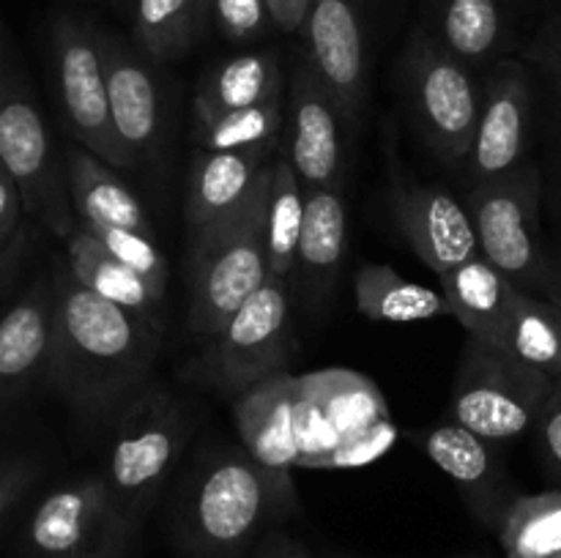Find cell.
Here are the masks:
<instances>
[{
    "label": "cell",
    "instance_id": "1",
    "mask_svg": "<svg viewBox=\"0 0 561 558\" xmlns=\"http://www.w3.org/2000/svg\"><path fill=\"white\" fill-rule=\"evenodd\" d=\"M49 383L85 419L118 414L148 381L162 345L159 321L88 290L66 263H53Z\"/></svg>",
    "mask_w": 561,
    "mask_h": 558
},
{
    "label": "cell",
    "instance_id": "2",
    "mask_svg": "<svg viewBox=\"0 0 561 558\" xmlns=\"http://www.w3.org/2000/svg\"><path fill=\"white\" fill-rule=\"evenodd\" d=\"M283 514L288 509L244 449H214L181 487L175 542L184 558H247L268 520Z\"/></svg>",
    "mask_w": 561,
    "mask_h": 558
},
{
    "label": "cell",
    "instance_id": "3",
    "mask_svg": "<svg viewBox=\"0 0 561 558\" xmlns=\"http://www.w3.org/2000/svg\"><path fill=\"white\" fill-rule=\"evenodd\" d=\"M272 164L233 213L192 233L190 328L214 337L266 282V208Z\"/></svg>",
    "mask_w": 561,
    "mask_h": 558
},
{
    "label": "cell",
    "instance_id": "4",
    "mask_svg": "<svg viewBox=\"0 0 561 558\" xmlns=\"http://www.w3.org/2000/svg\"><path fill=\"white\" fill-rule=\"evenodd\" d=\"M299 386V465L356 468L381 457L394 443L387 399L365 375L321 370L296 377Z\"/></svg>",
    "mask_w": 561,
    "mask_h": 558
},
{
    "label": "cell",
    "instance_id": "5",
    "mask_svg": "<svg viewBox=\"0 0 561 558\" xmlns=\"http://www.w3.org/2000/svg\"><path fill=\"white\" fill-rule=\"evenodd\" d=\"M466 211L477 252L518 290L548 299L553 257L542 244V170L535 162L471 184Z\"/></svg>",
    "mask_w": 561,
    "mask_h": 558
},
{
    "label": "cell",
    "instance_id": "6",
    "mask_svg": "<svg viewBox=\"0 0 561 558\" xmlns=\"http://www.w3.org/2000/svg\"><path fill=\"white\" fill-rule=\"evenodd\" d=\"M288 282L285 277H266L228 323L208 337L184 375L225 397H241L266 377L285 372L294 353Z\"/></svg>",
    "mask_w": 561,
    "mask_h": 558
},
{
    "label": "cell",
    "instance_id": "7",
    "mask_svg": "<svg viewBox=\"0 0 561 558\" xmlns=\"http://www.w3.org/2000/svg\"><path fill=\"white\" fill-rule=\"evenodd\" d=\"M190 441L184 408L159 388H142L118 410L104 481L115 509L137 534L164 479Z\"/></svg>",
    "mask_w": 561,
    "mask_h": 558
},
{
    "label": "cell",
    "instance_id": "8",
    "mask_svg": "<svg viewBox=\"0 0 561 558\" xmlns=\"http://www.w3.org/2000/svg\"><path fill=\"white\" fill-rule=\"evenodd\" d=\"M553 377L469 337L453 386V421L491 443L515 441L537 427Z\"/></svg>",
    "mask_w": 561,
    "mask_h": 558
},
{
    "label": "cell",
    "instance_id": "9",
    "mask_svg": "<svg viewBox=\"0 0 561 558\" xmlns=\"http://www.w3.org/2000/svg\"><path fill=\"white\" fill-rule=\"evenodd\" d=\"M400 69L411 113L427 148L444 164L463 167L482 107V85H477L471 66L447 53L431 33L416 27Z\"/></svg>",
    "mask_w": 561,
    "mask_h": 558
},
{
    "label": "cell",
    "instance_id": "10",
    "mask_svg": "<svg viewBox=\"0 0 561 558\" xmlns=\"http://www.w3.org/2000/svg\"><path fill=\"white\" fill-rule=\"evenodd\" d=\"M0 167L14 181L22 211L58 239L66 241L75 233L77 213L71 208L66 167L55 159L53 140L36 104L11 85L0 91Z\"/></svg>",
    "mask_w": 561,
    "mask_h": 558
},
{
    "label": "cell",
    "instance_id": "11",
    "mask_svg": "<svg viewBox=\"0 0 561 558\" xmlns=\"http://www.w3.org/2000/svg\"><path fill=\"white\" fill-rule=\"evenodd\" d=\"M131 539L102 474L53 490L27 523L36 558H129Z\"/></svg>",
    "mask_w": 561,
    "mask_h": 558
},
{
    "label": "cell",
    "instance_id": "12",
    "mask_svg": "<svg viewBox=\"0 0 561 558\" xmlns=\"http://www.w3.org/2000/svg\"><path fill=\"white\" fill-rule=\"evenodd\" d=\"M53 55L71 135L113 170H131L110 118L99 31L77 16H60L53 25Z\"/></svg>",
    "mask_w": 561,
    "mask_h": 558
},
{
    "label": "cell",
    "instance_id": "13",
    "mask_svg": "<svg viewBox=\"0 0 561 558\" xmlns=\"http://www.w3.org/2000/svg\"><path fill=\"white\" fill-rule=\"evenodd\" d=\"M535 77L524 60H493L482 85V107L474 142L463 170L471 184L499 178L529 162L535 131Z\"/></svg>",
    "mask_w": 561,
    "mask_h": 558
},
{
    "label": "cell",
    "instance_id": "14",
    "mask_svg": "<svg viewBox=\"0 0 561 558\" xmlns=\"http://www.w3.org/2000/svg\"><path fill=\"white\" fill-rule=\"evenodd\" d=\"M236 432L241 449L266 474L283 507L296 509V490L290 468L299 465V386L288 372L266 377L252 386L233 405Z\"/></svg>",
    "mask_w": 561,
    "mask_h": 558
},
{
    "label": "cell",
    "instance_id": "15",
    "mask_svg": "<svg viewBox=\"0 0 561 558\" xmlns=\"http://www.w3.org/2000/svg\"><path fill=\"white\" fill-rule=\"evenodd\" d=\"M301 31L307 63L327 85L340 118L356 124L367 91L362 0H310Z\"/></svg>",
    "mask_w": 561,
    "mask_h": 558
},
{
    "label": "cell",
    "instance_id": "16",
    "mask_svg": "<svg viewBox=\"0 0 561 558\" xmlns=\"http://www.w3.org/2000/svg\"><path fill=\"white\" fill-rule=\"evenodd\" d=\"M389 211L405 244L438 277L480 255L469 211L442 186L416 184L394 173Z\"/></svg>",
    "mask_w": 561,
    "mask_h": 558
},
{
    "label": "cell",
    "instance_id": "17",
    "mask_svg": "<svg viewBox=\"0 0 561 558\" xmlns=\"http://www.w3.org/2000/svg\"><path fill=\"white\" fill-rule=\"evenodd\" d=\"M425 454L453 479L466 507L488 528L499 531L504 512L515 501L513 481L491 441L474 435L458 421H447L422 435Z\"/></svg>",
    "mask_w": 561,
    "mask_h": 558
},
{
    "label": "cell",
    "instance_id": "18",
    "mask_svg": "<svg viewBox=\"0 0 561 558\" xmlns=\"http://www.w3.org/2000/svg\"><path fill=\"white\" fill-rule=\"evenodd\" d=\"M99 47L104 60V82H107L110 118L115 137L129 159V167L151 162L159 146V88L148 66L126 47L121 38L99 33Z\"/></svg>",
    "mask_w": 561,
    "mask_h": 558
},
{
    "label": "cell",
    "instance_id": "19",
    "mask_svg": "<svg viewBox=\"0 0 561 558\" xmlns=\"http://www.w3.org/2000/svg\"><path fill=\"white\" fill-rule=\"evenodd\" d=\"M288 159L305 189L337 186L340 181V113L327 85L307 58L299 60L290 82Z\"/></svg>",
    "mask_w": 561,
    "mask_h": 558
},
{
    "label": "cell",
    "instance_id": "20",
    "mask_svg": "<svg viewBox=\"0 0 561 558\" xmlns=\"http://www.w3.org/2000/svg\"><path fill=\"white\" fill-rule=\"evenodd\" d=\"M53 301V271H47L0 317V408L20 397L47 367Z\"/></svg>",
    "mask_w": 561,
    "mask_h": 558
},
{
    "label": "cell",
    "instance_id": "21",
    "mask_svg": "<svg viewBox=\"0 0 561 558\" xmlns=\"http://www.w3.org/2000/svg\"><path fill=\"white\" fill-rule=\"evenodd\" d=\"M425 25L447 53L466 66L507 58L513 47V16L504 0H420Z\"/></svg>",
    "mask_w": 561,
    "mask_h": 558
},
{
    "label": "cell",
    "instance_id": "22",
    "mask_svg": "<svg viewBox=\"0 0 561 558\" xmlns=\"http://www.w3.org/2000/svg\"><path fill=\"white\" fill-rule=\"evenodd\" d=\"M345 246H348V213L337 186L305 189V219H301L294 274L312 306L327 304L343 266Z\"/></svg>",
    "mask_w": 561,
    "mask_h": 558
},
{
    "label": "cell",
    "instance_id": "23",
    "mask_svg": "<svg viewBox=\"0 0 561 558\" xmlns=\"http://www.w3.org/2000/svg\"><path fill=\"white\" fill-rule=\"evenodd\" d=\"M266 153L203 151L195 156L186 184V224L190 233L219 222L250 197L266 167Z\"/></svg>",
    "mask_w": 561,
    "mask_h": 558
},
{
    "label": "cell",
    "instance_id": "24",
    "mask_svg": "<svg viewBox=\"0 0 561 558\" xmlns=\"http://www.w3.org/2000/svg\"><path fill=\"white\" fill-rule=\"evenodd\" d=\"M66 181H69L71 208L80 224L124 228L153 235L151 219L142 211L140 200L131 195L129 186L113 173L110 164H104L82 146L69 148L66 153Z\"/></svg>",
    "mask_w": 561,
    "mask_h": 558
},
{
    "label": "cell",
    "instance_id": "25",
    "mask_svg": "<svg viewBox=\"0 0 561 558\" xmlns=\"http://www.w3.org/2000/svg\"><path fill=\"white\" fill-rule=\"evenodd\" d=\"M438 279L444 288L442 295L449 304V315H455L469 337L496 348L515 284L480 255L460 263Z\"/></svg>",
    "mask_w": 561,
    "mask_h": 558
},
{
    "label": "cell",
    "instance_id": "26",
    "mask_svg": "<svg viewBox=\"0 0 561 558\" xmlns=\"http://www.w3.org/2000/svg\"><path fill=\"white\" fill-rule=\"evenodd\" d=\"M283 58L274 49L241 53L219 63L197 88L192 113H219L283 96Z\"/></svg>",
    "mask_w": 561,
    "mask_h": 558
},
{
    "label": "cell",
    "instance_id": "27",
    "mask_svg": "<svg viewBox=\"0 0 561 558\" xmlns=\"http://www.w3.org/2000/svg\"><path fill=\"white\" fill-rule=\"evenodd\" d=\"M66 266L88 290L99 293L102 299L159 321L157 312L162 306V299L129 266L110 255L82 224H77L75 233L66 239Z\"/></svg>",
    "mask_w": 561,
    "mask_h": 558
},
{
    "label": "cell",
    "instance_id": "28",
    "mask_svg": "<svg viewBox=\"0 0 561 558\" xmlns=\"http://www.w3.org/2000/svg\"><path fill=\"white\" fill-rule=\"evenodd\" d=\"M356 306L373 323H420L449 315L442 293L411 282L387 263H365L354 279Z\"/></svg>",
    "mask_w": 561,
    "mask_h": 558
},
{
    "label": "cell",
    "instance_id": "29",
    "mask_svg": "<svg viewBox=\"0 0 561 558\" xmlns=\"http://www.w3.org/2000/svg\"><path fill=\"white\" fill-rule=\"evenodd\" d=\"M496 348L546 375H561V312L542 295L515 288Z\"/></svg>",
    "mask_w": 561,
    "mask_h": 558
},
{
    "label": "cell",
    "instance_id": "30",
    "mask_svg": "<svg viewBox=\"0 0 561 558\" xmlns=\"http://www.w3.org/2000/svg\"><path fill=\"white\" fill-rule=\"evenodd\" d=\"M283 96L272 102L219 113H192V137L203 151L272 153L283 137Z\"/></svg>",
    "mask_w": 561,
    "mask_h": 558
},
{
    "label": "cell",
    "instance_id": "31",
    "mask_svg": "<svg viewBox=\"0 0 561 558\" xmlns=\"http://www.w3.org/2000/svg\"><path fill=\"white\" fill-rule=\"evenodd\" d=\"M305 219V186L290 167L288 153L272 164L266 208V271L268 277L290 279Z\"/></svg>",
    "mask_w": 561,
    "mask_h": 558
},
{
    "label": "cell",
    "instance_id": "32",
    "mask_svg": "<svg viewBox=\"0 0 561 558\" xmlns=\"http://www.w3.org/2000/svg\"><path fill=\"white\" fill-rule=\"evenodd\" d=\"M507 558L561 556V490L515 496L499 525Z\"/></svg>",
    "mask_w": 561,
    "mask_h": 558
},
{
    "label": "cell",
    "instance_id": "33",
    "mask_svg": "<svg viewBox=\"0 0 561 558\" xmlns=\"http://www.w3.org/2000/svg\"><path fill=\"white\" fill-rule=\"evenodd\" d=\"M206 0H135V38L151 60H175L195 44Z\"/></svg>",
    "mask_w": 561,
    "mask_h": 558
},
{
    "label": "cell",
    "instance_id": "34",
    "mask_svg": "<svg viewBox=\"0 0 561 558\" xmlns=\"http://www.w3.org/2000/svg\"><path fill=\"white\" fill-rule=\"evenodd\" d=\"M526 60L540 71L542 85H546L548 140H551V195L561 211V22L548 25L529 44Z\"/></svg>",
    "mask_w": 561,
    "mask_h": 558
},
{
    "label": "cell",
    "instance_id": "35",
    "mask_svg": "<svg viewBox=\"0 0 561 558\" xmlns=\"http://www.w3.org/2000/svg\"><path fill=\"white\" fill-rule=\"evenodd\" d=\"M80 224V222H77ZM110 255L118 257L124 266H129L159 299H164V288H168V263H164L162 252L153 244V235L135 233V230L124 228H96V224H82Z\"/></svg>",
    "mask_w": 561,
    "mask_h": 558
},
{
    "label": "cell",
    "instance_id": "36",
    "mask_svg": "<svg viewBox=\"0 0 561 558\" xmlns=\"http://www.w3.org/2000/svg\"><path fill=\"white\" fill-rule=\"evenodd\" d=\"M206 9L217 31L236 44L255 42L272 25L266 0H206Z\"/></svg>",
    "mask_w": 561,
    "mask_h": 558
},
{
    "label": "cell",
    "instance_id": "37",
    "mask_svg": "<svg viewBox=\"0 0 561 558\" xmlns=\"http://www.w3.org/2000/svg\"><path fill=\"white\" fill-rule=\"evenodd\" d=\"M537 435H540L542 454L548 465L561 476V375L553 377L551 394H548L542 414L537 419Z\"/></svg>",
    "mask_w": 561,
    "mask_h": 558
},
{
    "label": "cell",
    "instance_id": "38",
    "mask_svg": "<svg viewBox=\"0 0 561 558\" xmlns=\"http://www.w3.org/2000/svg\"><path fill=\"white\" fill-rule=\"evenodd\" d=\"M22 200L20 191H16L14 181L9 178L3 167H0V244L11 241V235L16 233L22 219Z\"/></svg>",
    "mask_w": 561,
    "mask_h": 558
},
{
    "label": "cell",
    "instance_id": "39",
    "mask_svg": "<svg viewBox=\"0 0 561 558\" xmlns=\"http://www.w3.org/2000/svg\"><path fill=\"white\" fill-rule=\"evenodd\" d=\"M250 558H312L294 536L283 534V531H268L257 539V545L252 547Z\"/></svg>",
    "mask_w": 561,
    "mask_h": 558
},
{
    "label": "cell",
    "instance_id": "40",
    "mask_svg": "<svg viewBox=\"0 0 561 558\" xmlns=\"http://www.w3.org/2000/svg\"><path fill=\"white\" fill-rule=\"evenodd\" d=\"M307 5H310V0H266L268 20H272V25L279 27L283 33L301 31Z\"/></svg>",
    "mask_w": 561,
    "mask_h": 558
},
{
    "label": "cell",
    "instance_id": "41",
    "mask_svg": "<svg viewBox=\"0 0 561 558\" xmlns=\"http://www.w3.org/2000/svg\"><path fill=\"white\" fill-rule=\"evenodd\" d=\"M27 485H31V470H0V514L22 496V490H25Z\"/></svg>",
    "mask_w": 561,
    "mask_h": 558
},
{
    "label": "cell",
    "instance_id": "42",
    "mask_svg": "<svg viewBox=\"0 0 561 558\" xmlns=\"http://www.w3.org/2000/svg\"><path fill=\"white\" fill-rule=\"evenodd\" d=\"M22 246H25V233H16V239L5 241L3 249H0V279L9 277L11 266H14L16 257L22 255Z\"/></svg>",
    "mask_w": 561,
    "mask_h": 558
},
{
    "label": "cell",
    "instance_id": "43",
    "mask_svg": "<svg viewBox=\"0 0 561 558\" xmlns=\"http://www.w3.org/2000/svg\"><path fill=\"white\" fill-rule=\"evenodd\" d=\"M548 301L557 304L561 312V255L553 257V271H551V288H548Z\"/></svg>",
    "mask_w": 561,
    "mask_h": 558
},
{
    "label": "cell",
    "instance_id": "44",
    "mask_svg": "<svg viewBox=\"0 0 561 558\" xmlns=\"http://www.w3.org/2000/svg\"><path fill=\"white\" fill-rule=\"evenodd\" d=\"M113 3H115V5H124V0H113Z\"/></svg>",
    "mask_w": 561,
    "mask_h": 558
},
{
    "label": "cell",
    "instance_id": "45",
    "mask_svg": "<svg viewBox=\"0 0 561 558\" xmlns=\"http://www.w3.org/2000/svg\"><path fill=\"white\" fill-rule=\"evenodd\" d=\"M3 85H5V82H3V77H0V91H3Z\"/></svg>",
    "mask_w": 561,
    "mask_h": 558
},
{
    "label": "cell",
    "instance_id": "46",
    "mask_svg": "<svg viewBox=\"0 0 561 558\" xmlns=\"http://www.w3.org/2000/svg\"><path fill=\"white\" fill-rule=\"evenodd\" d=\"M553 558H561V556H553Z\"/></svg>",
    "mask_w": 561,
    "mask_h": 558
},
{
    "label": "cell",
    "instance_id": "47",
    "mask_svg": "<svg viewBox=\"0 0 561 558\" xmlns=\"http://www.w3.org/2000/svg\"><path fill=\"white\" fill-rule=\"evenodd\" d=\"M559 3H561V0H559Z\"/></svg>",
    "mask_w": 561,
    "mask_h": 558
}]
</instances>
